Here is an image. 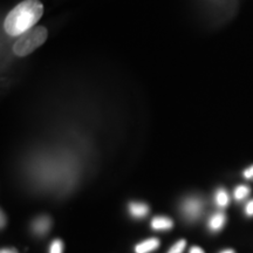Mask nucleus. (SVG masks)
<instances>
[{
    "mask_svg": "<svg viewBox=\"0 0 253 253\" xmlns=\"http://www.w3.org/2000/svg\"><path fill=\"white\" fill-rule=\"evenodd\" d=\"M216 203L221 208L226 207V205L229 204V195H227L225 190L223 189L218 190L216 194Z\"/></svg>",
    "mask_w": 253,
    "mask_h": 253,
    "instance_id": "9",
    "label": "nucleus"
},
{
    "mask_svg": "<svg viewBox=\"0 0 253 253\" xmlns=\"http://www.w3.org/2000/svg\"><path fill=\"white\" fill-rule=\"evenodd\" d=\"M173 226V221L168 217H155L151 220V227L154 230H169Z\"/></svg>",
    "mask_w": 253,
    "mask_h": 253,
    "instance_id": "6",
    "label": "nucleus"
},
{
    "mask_svg": "<svg viewBox=\"0 0 253 253\" xmlns=\"http://www.w3.org/2000/svg\"><path fill=\"white\" fill-rule=\"evenodd\" d=\"M0 253H18V252L14 251V250H12V249H5V250H1V252Z\"/></svg>",
    "mask_w": 253,
    "mask_h": 253,
    "instance_id": "16",
    "label": "nucleus"
},
{
    "mask_svg": "<svg viewBox=\"0 0 253 253\" xmlns=\"http://www.w3.org/2000/svg\"><path fill=\"white\" fill-rule=\"evenodd\" d=\"M245 211H246V213L249 214V216H253V199H252V201H250L248 205H246Z\"/></svg>",
    "mask_w": 253,
    "mask_h": 253,
    "instance_id": "13",
    "label": "nucleus"
},
{
    "mask_svg": "<svg viewBox=\"0 0 253 253\" xmlns=\"http://www.w3.org/2000/svg\"><path fill=\"white\" fill-rule=\"evenodd\" d=\"M1 226H4V214L1 213Z\"/></svg>",
    "mask_w": 253,
    "mask_h": 253,
    "instance_id": "18",
    "label": "nucleus"
},
{
    "mask_svg": "<svg viewBox=\"0 0 253 253\" xmlns=\"http://www.w3.org/2000/svg\"><path fill=\"white\" fill-rule=\"evenodd\" d=\"M63 252V243L60 239H55L50 244L49 253H62Z\"/></svg>",
    "mask_w": 253,
    "mask_h": 253,
    "instance_id": "11",
    "label": "nucleus"
},
{
    "mask_svg": "<svg viewBox=\"0 0 253 253\" xmlns=\"http://www.w3.org/2000/svg\"><path fill=\"white\" fill-rule=\"evenodd\" d=\"M43 14V6L39 0H25L9 12L5 19L4 28L11 37H20L34 27Z\"/></svg>",
    "mask_w": 253,
    "mask_h": 253,
    "instance_id": "1",
    "label": "nucleus"
},
{
    "mask_svg": "<svg viewBox=\"0 0 253 253\" xmlns=\"http://www.w3.org/2000/svg\"><path fill=\"white\" fill-rule=\"evenodd\" d=\"M50 227V219L47 216H41L33 221L32 229L38 235H45Z\"/></svg>",
    "mask_w": 253,
    "mask_h": 253,
    "instance_id": "4",
    "label": "nucleus"
},
{
    "mask_svg": "<svg viewBox=\"0 0 253 253\" xmlns=\"http://www.w3.org/2000/svg\"><path fill=\"white\" fill-rule=\"evenodd\" d=\"M48 32L46 27H32L18 38L13 45V53L18 56H27L33 53L47 40Z\"/></svg>",
    "mask_w": 253,
    "mask_h": 253,
    "instance_id": "2",
    "label": "nucleus"
},
{
    "mask_svg": "<svg viewBox=\"0 0 253 253\" xmlns=\"http://www.w3.org/2000/svg\"><path fill=\"white\" fill-rule=\"evenodd\" d=\"M129 212L131 213V216L142 218L145 214L149 212V207L144 203H130L129 204Z\"/></svg>",
    "mask_w": 253,
    "mask_h": 253,
    "instance_id": "7",
    "label": "nucleus"
},
{
    "mask_svg": "<svg viewBox=\"0 0 253 253\" xmlns=\"http://www.w3.org/2000/svg\"><path fill=\"white\" fill-rule=\"evenodd\" d=\"M250 188L245 185H240V186H237V189L235 190V198L237 201H242V199H244L246 196L250 194Z\"/></svg>",
    "mask_w": 253,
    "mask_h": 253,
    "instance_id": "10",
    "label": "nucleus"
},
{
    "mask_svg": "<svg viewBox=\"0 0 253 253\" xmlns=\"http://www.w3.org/2000/svg\"><path fill=\"white\" fill-rule=\"evenodd\" d=\"M190 253H205V252L201 248H198V246H194V248L190 250Z\"/></svg>",
    "mask_w": 253,
    "mask_h": 253,
    "instance_id": "15",
    "label": "nucleus"
},
{
    "mask_svg": "<svg viewBox=\"0 0 253 253\" xmlns=\"http://www.w3.org/2000/svg\"><path fill=\"white\" fill-rule=\"evenodd\" d=\"M220 253H235V251H233V250H225V251H223Z\"/></svg>",
    "mask_w": 253,
    "mask_h": 253,
    "instance_id": "17",
    "label": "nucleus"
},
{
    "mask_svg": "<svg viewBox=\"0 0 253 253\" xmlns=\"http://www.w3.org/2000/svg\"><path fill=\"white\" fill-rule=\"evenodd\" d=\"M244 177L245 178H253V166L248 168V169L245 170Z\"/></svg>",
    "mask_w": 253,
    "mask_h": 253,
    "instance_id": "14",
    "label": "nucleus"
},
{
    "mask_svg": "<svg viewBox=\"0 0 253 253\" xmlns=\"http://www.w3.org/2000/svg\"><path fill=\"white\" fill-rule=\"evenodd\" d=\"M185 245H186V242L184 239L178 240V242H177L176 244L169 250V252L168 253H183V251H184L185 249Z\"/></svg>",
    "mask_w": 253,
    "mask_h": 253,
    "instance_id": "12",
    "label": "nucleus"
},
{
    "mask_svg": "<svg viewBox=\"0 0 253 253\" xmlns=\"http://www.w3.org/2000/svg\"><path fill=\"white\" fill-rule=\"evenodd\" d=\"M160 246V240L157 238H150L144 240V242L140 243L135 246L136 253H149L154 250H156Z\"/></svg>",
    "mask_w": 253,
    "mask_h": 253,
    "instance_id": "5",
    "label": "nucleus"
},
{
    "mask_svg": "<svg viewBox=\"0 0 253 253\" xmlns=\"http://www.w3.org/2000/svg\"><path fill=\"white\" fill-rule=\"evenodd\" d=\"M225 224V214L223 213H216L214 216L210 219V223H209V226L212 231H218L220 230L221 227Z\"/></svg>",
    "mask_w": 253,
    "mask_h": 253,
    "instance_id": "8",
    "label": "nucleus"
},
{
    "mask_svg": "<svg viewBox=\"0 0 253 253\" xmlns=\"http://www.w3.org/2000/svg\"><path fill=\"white\" fill-rule=\"evenodd\" d=\"M203 210V204L198 198H189L183 204V212L189 219H197Z\"/></svg>",
    "mask_w": 253,
    "mask_h": 253,
    "instance_id": "3",
    "label": "nucleus"
}]
</instances>
